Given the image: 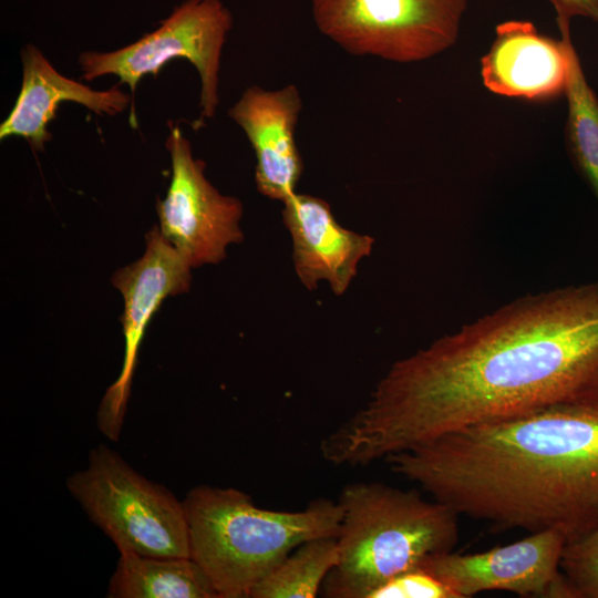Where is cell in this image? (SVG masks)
I'll return each mask as SVG.
<instances>
[{"label": "cell", "instance_id": "cell-14", "mask_svg": "<svg viewBox=\"0 0 598 598\" xmlns=\"http://www.w3.org/2000/svg\"><path fill=\"white\" fill-rule=\"evenodd\" d=\"M21 62V89L0 125V140L20 136L33 150L42 151L52 138L49 124L61 103H78L99 115L123 113L131 104V96L118 85L99 91L61 74L33 44L22 48Z\"/></svg>", "mask_w": 598, "mask_h": 598}, {"label": "cell", "instance_id": "cell-9", "mask_svg": "<svg viewBox=\"0 0 598 598\" xmlns=\"http://www.w3.org/2000/svg\"><path fill=\"white\" fill-rule=\"evenodd\" d=\"M566 544L560 530L547 529L486 551L441 553L420 567L448 586L457 598L488 590L520 597L575 598L560 569Z\"/></svg>", "mask_w": 598, "mask_h": 598}, {"label": "cell", "instance_id": "cell-15", "mask_svg": "<svg viewBox=\"0 0 598 598\" xmlns=\"http://www.w3.org/2000/svg\"><path fill=\"white\" fill-rule=\"evenodd\" d=\"M110 598H219L210 578L190 557L122 553L110 579Z\"/></svg>", "mask_w": 598, "mask_h": 598}, {"label": "cell", "instance_id": "cell-16", "mask_svg": "<svg viewBox=\"0 0 598 598\" xmlns=\"http://www.w3.org/2000/svg\"><path fill=\"white\" fill-rule=\"evenodd\" d=\"M565 96V144L571 163L598 203V96L590 87L573 42Z\"/></svg>", "mask_w": 598, "mask_h": 598}, {"label": "cell", "instance_id": "cell-8", "mask_svg": "<svg viewBox=\"0 0 598 598\" xmlns=\"http://www.w3.org/2000/svg\"><path fill=\"white\" fill-rule=\"evenodd\" d=\"M166 148L172 177L156 209L159 230L192 268L218 264L229 245L244 239L241 202L223 195L205 176V163L193 155L183 131L171 124Z\"/></svg>", "mask_w": 598, "mask_h": 598}, {"label": "cell", "instance_id": "cell-5", "mask_svg": "<svg viewBox=\"0 0 598 598\" xmlns=\"http://www.w3.org/2000/svg\"><path fill=\"white\" fill-rule=\"evenodd\" d=\"M66 488L120 554L189 557L183 501L109 446L91 450L86 467L66 478Z\"/></svg>", "mask_w": 598, "mask_h": 598}, {"label": "cell", "instance_id": "cell-17", "mask_svg": "<svg viewBox=\"0 0 598 598\" xmlns=\"http://www.w3.org/2000/svg\"><path fill=\"white\" fill-rule=\"evenodd\" d=\"M338 558L337 536L303 542L255 585L248 598H315Z\"/></svg>", "mask_w": 598, "mask_h": 598}, {"label": "cell", "instance_id": "cell-13", "mask_svg": "<svg viewBox=\"0 0 598 598\" xmlns=\"http://www.w3.org/2000/svg\"><path fill=\"white\" fill-rule=\"evenodd\" d=\"M282 219L292 239L296 274L309 290L327 281L337 296L343 295L370 256L374 239L342 227L322 198L297 192L283 203Z\"/></svg>", "mask_w": 598, "mask_h": 598}, {"label": "cell", "instance_id": "cell-12", "mask_svg": "<svg viewBox=\"0 0 598 598\" xmlns=\"http://www.w3.org/2000/svg\"><path fill=\"white\" fill-rule=\"evenodd\" d=\"M301 110L298 87L288 84L278 90L251 85L228 111L254 150L258 192L281 203L296 193L302 174V159L296 143Z\"/></svg>", "mask_w": 598, "mask_h": 598}, {"label": "cell", "instance_id": "cell-11", "mask_svg": "<svg viewBox=\"0 0 598 598\" xmlns=\"http://www.w3.org/2000/svg\"><path fill=\"white\" fill-rule=\"evenodd\" d=\"M560 39L539 33L526 20H508L481 59L484 86L494 94L545 102L565 95L569 74L570 27H559Z\"/></svg>", "mask_w": 598, "mask_h": 598}, {"label": "cell", "instance_id": "cell-19", "mask_svg": "<svg viewBox=\"0 0 598 598\" xmlns=\"http://www.w3.org/2000/svg\"><path fill=\"white\" fill-rule=\"evenodd\" d=\"M368 598H457L443 581L423 567L405 570L378 586Z\"/></svg>", "mask_w": 598, "mask_h": 598}, {"label": "cell", "instance_id": "cell-7", "mask_svg": "<svg viewBox=\"0 0 598 598\" xmlns=\"http://www.w3.org/2000/svg\"><path fill=\"white\" fill-rule=\"evenodd\" d=\"M231 25V13L220 0H186L137 41L110 52H82V79L115 75L118 84H127L134 94L142 78L157 75L171 60L186 59L200 79L198 128L214 117L219 105L221 51Z\"/></svg>", "mask_w": 598, "mask_h": 598}, {"label": "cell", "instance_id": "cell-2", "mask_svg": "<svg viewBox=\"0 0 598 598\" xmlns=\"http://www.w3.org/2000/svg\"><path fill=\"white\" fill-rule=\"evenodd\" d=\"M458 516L501 529L598 525V401L561 403L481 422L384 458Z\"/></svg>", "mask_w": 598, "mask_h": 598}, {"label": "cell", "instance_id": "cell-10", "mask_svg": "<svg viewBox=\"0 0 598 598\" xmlns=\"http://www.w3.org/2000/svg\"><path fill=\"white\" fill-rule=\"evenodd\" d=\"M145 240L143 256L112 277L124 301L121 317L124 357L121 373L106 390L97 412L99 429L112 441H117L121 434L132 377L148 322L164 299L187 291L192 280L190 265L162 235L159 227H153Z\"/></svg>", "mask_w": 598, "mask_h": 598}, {"label": "cell", "instance_id": "cell-4", "mask_svg": "<svg viewBox=\"0 0 598 598\" xmlns=\"http://www.w3.org/2000/svg\"><path fill=\"white\" fill-rule=\"evenodd\" d=\"M337 502L339 558L320 591L328 598H368L384 581L458 542V515L413 489L354 482L341 488Z\"/></svg>", "mask_w": 598, "mask_h": 598}, {"label": "cell", "instance_id": "cell-18", "mask_svg": "<svg viewBox=\"0 0 598 598\" xmlns=\"http://www.w3.org/2000/svg\"><path fill=\"white\" fill-rule=\"evenodd\" d=\"M560 569L575 598H598V525L566 544Z\"/></svg>", "mask_w": 598, "mask_h": 598}, {"label": "cell", "instance_id": "cell-3", "mask_svg": "<svg viewBox=\"0 0 598 598\" xmlns=\"http://www.w3.org/2000/svg\"><path fill=\"white\" fill-rule=\"evenodd\" d=\"M189 557L210 578L219 598H248L250 590L303 542L337 536L339 503L317 497L300 511L259 507L233 487L199 485L183 499Z\"/></svg>", "mask_w": 598, "mask_h": 598}, {"label": "cell", "instance_id": "cell-1", "mask_svg": "<svg viewBox=\"0 0 598 598\" xmlns=\"http://www.w3.org/2000/svg\"><path fill=\"white\" fill-rule=\"evenodd\" d=\"M598 401V282L515 299L394 362L320 442L360 466L472 424Z\"/></svg>", "mask_w": 598, "mask_h": 598}, {"label": "cell", "instance_id": "cell-6", "mask_svg": "<svg viewBox=\"0 0 598 598\" xmlns=\"http://www.w3.org/2000/svg\"><path fill=\"white\" fill-rule=\"evenodd\" d=\"M467 0H311L318 30L354 55L433 58L458 38Z\"/></svg>", "mask_w": 598, "mask_h": 598}, {"label": "cell", "instance_id": "cell-20", "mask_svg": "<svg viewBox=\"0 0 598 598\" xmlns=\"http://www.w3.org/2000/svg\"><path fill=\"white\" fill-rule=\"evenodd\" d=\"M554 7L557 27H570L575 17L598 22V0H547Z\"/></svg>", "mask_w": 598, "mask_h": 598}]
</instances>
